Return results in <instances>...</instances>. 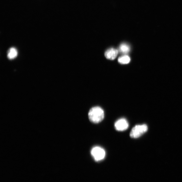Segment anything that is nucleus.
Listing matches in <instances>:
<instances>
[{
	"mask_svg": "<svg viewBox=\"0 0 182 182\" xmlns=\"http://www.w3.org/2000/svg\"><path fill=\"white\" fill-rule=\"evenodd\" d=\"M89 117L91 122L94 124L100 123L104 117L103 109L99 107H95L91 108L89 113Z\"/></svg>",
	"mask_w": 182,
	"mask_h": 182,
	"instance_id": "obj_1",
	"label": "nucleus"
},
{
	"mask_svg": "<svg viewBox=\"0 0 182 182\" xmlns=\"http://www.w3.org/2000/svg\"><path fill=\"white\" fill-rule=\"evenodd\" d=\"M148 130V127L145 124L136 125L131 132L130 136L132 138H136L140 137Z\"/></svg>",
	"mask_w": 182,
	"mask_h": 182,
	"instance_id": "obj_2",
	"label": "nucleus"
},
{
	"mask_svg": "<svg viewBox=\"0 0 182 182\" xmlns=\"http://www.w3.org/2000/svg\"><path fill=\"white\" fill-rule=\"evenodd\" d=\"M91 154L96 161H99L104 158L105 151L102 148L96 146L93 148L91 151Z\"/></svg>",
	"mask_w": 182,
	"mask_h": 182,
	"instance_id": "obj_3",
	"label": "nucleus"
},
{
	"mask_svg": "<svg viewBox=\"0 0 182 182\" xmlns=\"http://www.w3.org/2000/svg\"><path fill=\"white\" fill-rule=\"evenodd\" d=\"M115 126L116 130L123 131L127 129L128 127V124L126 119H121L116 121Z\"/></svg>",
	"mask_w": 182,
	"mask_h": 182,
	"instance_id": "obj_4",
	"label": "nucleus"
},
{
	"mask_svg": "<svg viewBox=\"0 0 182 182\" xmlns=\"http://www.w3.org/2000/svg\"><path fill=\"white\" fill-rule=\"evenodd\" d=\"M119 51L117 49L114 48H110L105 53L106 58L110 60L115 59L118 54Z\"/></svg>",
	"mask_w": 182,
	"mask_h": 182,
	"instance_id": "obj_5",
	"label": "nucleus"
},
{
	"mask_svg": "<svg viewBox=\"0 0 182 182\" xmlns=\"http://www.w3.org/2000/svg\"><path fill=\"white\" fill-rule=\"evenodd\" d=\"M130 50L129 46L126 43L121 44L119 48V51L122 54H127L130 52Z\"/></svg>",
	"mask_w": 182,
	"mask_h": 182,
	"instance_id": "obj_6",
	"label": "nucleus"
},
{
	"mask_svg": "<svg viewBox=\"0 0 182 182\" xmlns=\"http://www.w3.org/2000/svg\"><path fill=\"white\" fill-rule=\"evenodd\" d=\"M18 55V52L16 49L14 48H11L7 54V58L10 59H12L16 58Z\"/></svg>",
	"mask_w": 182,
	"mask_h": 182,
	"instance_id": "obj_7",
	"label": "nucleus"
},
{
	"mask_svg": "<svg viewBox=\"0 0 182 182\" xmlns=\"http://www.w3.org/2000/svg\"><path fill=\"white\" fill-rule=\"evenodd\" d=\"M130 58L128 56L125 55L120 57L119 58V62L121 64H127L129 63Z\"/></svg>",
	"mask_w": 182,
	"mask_h": 182,
	"instance_id": "obj_8",
	"label": "nucleus"
}]
</instances>
